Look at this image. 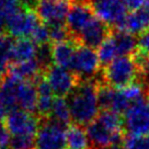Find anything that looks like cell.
Returning <instances> with one entry per match:
<instances>
[{
  "instance_id": "cell-12",
  "label": "cell",
  "mask_w": 149,
  "mask_h": 149,
  "mask_svg": "<svg viewBox=\"0 0 149 149\" xmlns=\"http://www.w3.org/2000/svg\"><path fill=\"white\" fill-rule=\"evenodd\" d=\"M111 32V28L107 24L102 22L97 17H93L80 31L76 38V42L79 45L95 49L99 48L100 45L110 36Z\"/></svg>"
},
{
  "instance_id": "cell-14",
  "label": "cell",
  "mask_w": 149,
  "mask_h": 149,
  "mask_svg": "<svg viewBox=\"0 0 149 149\" xmlns=\"http://www.w3.org/2000/svg\"><path fill=\"white\" fill-rule=\"evenodd\" d=\"M78 46L79 44L74 40L53 44L52 45V58H53V63L55 64V66L70 70V67L74 61V53Z\"/></svg>"
},
{
  "instance_id": "cell-13",
  "label": "cell",
  "mask_w": 149,
  "mask_h": 149,
  "mask_svg": "<svg viewBox=\"0 0 149 149\" xmlns=\"http://www.w3.org/2000/svg\"><path fill=\"white\" fill-rule=\"evenodd\" d=\"M93 18V11L88 0H71L69 12L66 18V26L71 35V40L76 41L80 31Z\"/></svg>"
},
{
  "instance_id": "cell-36",
  "label": "cell",
  "mask_w": 149,
  "mask_h": 149,
  "mask_svg": "<svg viewBox=\"0 0 149 149\" xmlns=\"http://www.w3.org/2000/svg\"><path fill=\"white\" fill-rule=\"evenodd\" d=\"M5 24H6V19H5V17H2V15L0 14V34H1V33H2V31H3Z\"/></svg>"
},
{
  "instance_id": "cell-9",
  "label": "cell",
  "mask_w": 149,
  "mask_h": 149,
  "mask_svg": "<svg viewBox=\"0 0 149 149\" xmlns=\"http://www.w3.org/2000/svg\"><path fill=\"white\" fill-rule=\"evenodd\" d=\"M100 66L101 63L99 61L98 53L92 48L79 45L74 53L70 71L78 76L80 80H90L91 77L97 74Z\"/></svg>"
},
{
  "instance_id": "cell-5",
  "label": "cell",
  "mask_w": 149,
  "mask_h": 149,
  "mask_svg": "<svg viewBox=\"0 0 149 149\" xmlns=\"http://www.w3.org/2000/svg\"><path fill=\"white\" fill-rule=\"evenodd\" d=\"M123 125L128 135L149 136V97L132 104L125 112Z\"/></svg>"
},
{
  "instance_id": "cell-33",
  "label": "cell",
  "mask_w": 149,
  "mask_h": 149,
  "mask_svg": "<svg viewBox=\"0 0 149 149\" xmlns=\"http://www.w3.org/2000/svg\"><path fill=\"white\" fill-rule=\"evenodd\" d=\"M19 1H20L21 6H22V8H24V9L34 10L38 0H19Z\"/></svg>"
},
{
  "instance_id": "cell-15",
  "label": "cell",
  "mask_w": 149,
  "mask_h": 149,
  "mask_svg": "<svg viewBox=\"0 0 149 149\" xmlns=\"http://www.w3.org/2000/svg\"><path fill=\"white\" fill-rule=\"evenodd\" d=\"M43 74L44 71L42 67L35 58L20 64H11L8 67V74L17 78L20 81L35 82L41 76H43Z\"/></svg>"
},
{
  "instance_id": "cell-26",
  "label": "cell",
  "mask_w": 149,
  "mask_h": 149,
  "mask_svg": "<svg viewBox=\"0 0 149 149\" xmlns=\"http://www.w3.org/2000/svg\"><path fill=\"white\" fill-rule=\"evenodd\" d=\"M35 138L33 135L12 136L10 140V149H35Z\"/></svg>"
},
{
  "instance_id": "cell-27",
  "label": "cell",
  "mask_w": 149,
  "mask_h": 149,
  "mask_svg": "<svg viewBox=\"0 0 149 149\" xmlns=\"http://www.w3.org/2000/svg\"><path fill=\"white\" fill-rule=\"evenodd\" d=\"M30 38L36 46L40 45H44L49 42V31H48V26L45 23H41L37 25L35 30L30 35Z\"/></svg>"
},
{
  "instance_id": "cell-25",
  "label": "cell",
  "mask_w": 149,
  "mask_h": 149,
  "mask_svg": "<svg viewBox=\"0 0 149 149\" xmlns=\"http://www.w3.org/2000/svg\"><path fill=\"white\" fill-rule=\"evenodd\" d=\"M122 143L123 149H149V136L127 135Z\"/></svg>"
},
{
  "instance_id": "cell-31",
  "label": "cell",
  "mask_w": 149,
  "mask_h": 149,
  "mask_svg": "<svg viewBox=\"0 0 149 149\" xmlns=\"http://www.w3.org/2000/svg\"><path fill=\"white\" fill-rule=\"evenodd\" d=\"M137 48L149 54V30H146L137 38Z\"/></svg>"
},
{
  "instance_id": "cell-17",
  "label": "cell",
  "mask_w": 149,
  "mask_h": 149,
  "mask_svg": "<svg viewBox=\"0 0 149 149\" xmlns=\"http://www.w3.org/2000/svg\"><path fill=\"white\" fill-rule=\"evenodd\" d=\"M37 46L31 41V38H18L12 44L10 61L12 64H20L24 61H32L35 58Z\"/></svg>"
},
{
  "instance_id": "cell-29",
  "label": "cell",
  "mask_w": 149,
  "mask_h": 149,
  "mask_svg": "<svg viewBox=\"0 0 149 149\" xmlns=\"http://www.w3.org/2000/svg\"><path fill=\"white\" fill-rule=\"evenodd\" d=\"M22 9V6L19 0H0V14L5 19L18 12Z\"/></svg>"
},
{
  "instance_id": "cell-10",
  "label": "cell",
  "mask_w": 149,
  "mask_h": 149,
  "mask_svg": "<svg viewBox=\"0 0 149 149\" xmlns=\"http://www.w3.org/2000/svg\"><path fill=\"white\" fill-rule=\"evenodd\" d=\"M40 125V117L21 109H14L6 117V126L12 136H36Z\"/></svg>"
},
{
  "instance_id": "cell-24",
  "label": "cell",
  "mask_w": 149,
  "mask_h": 149,
  "mask_svg": "<svg viewBox=\"0 0 149 149\" xmlns=\"http://www.w3.org/2000/svg\"><path fill=\"white\" fill-rule=\"evenodd\" d=\"M35 59L40 64V66L42 67L43 71L45 72V70L52 66V61H53V58H52V44L49 45L47 43L44 45L37 46Z\"/></svg>"
},
{
  "instance_id": "cell-30",
  "label": "cell",
  "mask_w": 149,
  "mask_h": 149,
  "mask_svg": "<svg viewBox=\"0 0 149 149\" xmlns=\"http://www.w3.org/2000/svg\"><path fill=\"white\" fill-rule=\"evenodd\" d=\"M10 133L6 124L0 122V149H8L10 146Z\"/></svg>"
},
{
  "instance_id": "cell-1",
  "label": "cell",
  "mask_w": 149,
  "mask_h": 149,
  "mask_svg": "<svg viewBox=\"0 0 149 149\" xmlns=\"http://www.w3.org/2000/svg\"><path fill=\"white\" fill-rule=\"evenodd\" d=\"M124 125L121 115L113 111L102 110L87 126L90 149H107L120 145L124 139Z\"/></svg>"
},
{
  "instance_id": "cell-11",
  "label": "cell",
  "mask_w": 149,
  "mask_h": 149,
  "mask_svg": "<svg viewBox=\"0 0 149 149\" xmlns=\"http://www.w3.org/2000/svg\"><path fill=\"white\" fill-rule=\"evenodd\" d=\"M70 5L71 0H38L35 12L46 25L64 23L69 12Z\"/></svg>"
},
{
  "instance_id": "cell-28",
  "label": "cell",
  "mask_w": 149,
  "mask_h": 149,
  "mask_svg": "<svg viewBox=\"0 0 149 149\" xmlns=\"http://www.w3.org/2000/svg\"><path fill=\"white\" fill-rule=\"evenodd\" d=\"M12 44L13 42L9 35L3 33L0 34V65L8 66V61H10Z\"/></svg>"
},
{
  "instance_id": "cell-21",
  "label": "cell",
  "mask_w": 149,
  "mask_h": 149,
  "mask_svg": "<svg viewBox=\"0 0 149 149\" xmlns=\"http://www.w3.org/2000/svg\"><path fill=\"white\" fill-rule=\"evenodd\" d=\"M52 120L59 123L61 125L69 126V123L71 122V114H70V109L68 101L65 98H57L54 100L53 107L51 112Z\"/></svg>"
},
{
  "instance_id": "cell-16",
  "label": "cell",
  "mask_w": 149,
  "mask_h": 149,
  "mask_svg": "<svg viewBox=\"0 0 149 149\" xmlns=\"http://www.w3.org/2000/svg\"><path fill=\"white\" fill-rule=\"evenodd\" d=\"M37 100H38V94L35 82L21 81L17 92L19 109L29 113H33L34 111H36Z\"/></svg>"
},
{
  "instance_id": "cell-37",
  "label": "cell",
  "mask_w": 149,
  "mask_h": 149,
  "mask_svg": "<svg viewBox=\"0 0 149 149\" xmlns=\"http://www.w3.org/2000/svg\"><path fill=\"white\" fill-rule=\"evenodd\" d=\"M107 149H123V148H121V145H115V146H112V147H110V148Z\"/></svg>"
},
{
  "instance_id": "cell-8",
  "label": "cell",
  "mask_w": 149,
  "mask_h": 149,
  "mask_svg": "<svg viewBox=\"0 0 149 149\" xmlns=\"http://www.w3.org/2000/svg\"><path fill=\"white\" fill-rule=\"evenodd\" d=\"M42 21L34 10L20 9L18 12L6 19V26L10 36L25 38L30 36Z\"/></svg>"
},
{
  "instance_id": "cell-2",
  "label": "cell",
  "mask_w": 149,
  "mask_h": 149,
  "mask_svg": "<svg viewBox=\"0 0 149 149\" xmlns=\"http://www.w3.org/2000/svg\"><path fill=\"white\" fill-rule=\"evenodd\" d=\"M71 121L79 126H88L99 114L98 82L92 80H81L69 94Z\"/></svg>"
},
{
  "instance_id": "cell-7",
  "label": "cell",
  "mask_w": 149,
  "mask_h": 149,
  "mask_svg": "<svg viewBox=\"0 0 149 149\" xmlns=\"http://www.w3.org/2000/svg\"><path fill=\"white\" fill-rule=\"evenodd\" d=\"M44 77L51 86L53 92L59 98L69 95L80 84V78L68 69L51 66L44 72Z\"/></svg>"
},
{
  "instance_id": "cell-18",
  "label": "cell",
  "mask_w": 149,
  "mask_h": 149,
  "mask_svg": "<svg viewBox=\"0 0 149 149\" xmlns=\"http://www.w3.org/2000/svg\"><path fill=\"white\" fill-rule=\"evenodd\" d=\"M148 22L145 18L143 11L139 9L136 11H132L130 13H127L124 21L117 26L116 31L126 32L135 36L137 34L140 35L146 30H148Z\"/></svg>"
},
{
  "instance_id": "cell-19",
  "label": "cell",
  "mask_w": 149,
  "mask_h": 149,
  "mask_svg": "<svg viewBox=\"0 0 149 149\" xmlns=\"http://www.w3.org/2000/svg\"><path fill=\"white\" fill-rule=\"evenodd\" d=\"M66 145L68 149H90L88 135L82 126L76 124L67 126Z\"/></svg>"
},
{
  "instance_id": "cell-32",
  "label": "cell",
  "mask_w": 149,
  "mask_h": 149,
  "mask_svg": "<svg viewBox=\"0 0 149 149\" xmlns=\"http://www.w3.org/2000/svg\"><path fill=\"white\" fill-rule=\"evenodd\" d=\"M122 1L127 9L132 10V11H136V10H139L144 6L146 0H122Z\"/></svg>"
},
{
  "instance_id": "cell-4",
  "label": "cell",
  "mask_w": 149,
  "mask_h": 149,
  "mask_svg": "<svg viewBox=\"0 0 149 149\" xmlns=\"http://www.w3.org/2000/svg\"><path fill=\"white\" fill-rule=\"evenodd\" d=\"M65 126L51 117L40 118L35 138V149H66Z\"/></svg>"
},
{
  "instance_id": "cell-35",
  "label": "cell",
  "mask_w": 149,
  "mask_h": 149,
  "mask_svg": "<svg viewBox=\"0 0 149 149\" xmlns=\"http://www.w3.org/2000/svg\"><path fill=\"white\" fill-rule=\"evenodd\" d=\"M8 74V66L6 65H0V84H2V81Z\"/></svg>"
},
{
  "instance_id": "cell-22",
  "label": "cell",
  "mask_w": 149,
  "mask_h": 149,
  "mask_svg": "<svg viewBox=\"0 0 149 149\" xmlns=\"http://www.w3.org/2000/svg\"><path fill=\"white\" fill-rule=\"evenodd\" d=\"M98 57L100 63H101V65L103 66L109 65L114 59H116L117 57H120L118 53H117L115 42H114V40H113L111 34L98 48Z\"/></svg>"
},
{
  "instance_id": "cell-6",
  "label": "cell",
  "mask_w": 149,
  "mask_h": 149,
  "mask_svg": "<svg viewBox=\"0 0 149 149\" xmlns=\"http://www.w3.org/2000/svg\"><path fill=\"white\" fill-rule=\"evenodd\" d=\"M93 13L110 28L117 26L127 15V8L122 0H89Z\"/></svg>"
},
{
  "instance_id": "cell-20",
  "label": "cell",
  "mask_w": 149,
  "mask_h": 149,
  "mask_svg": "<svg viewBox=\"0 0 149 149\" xmlns=\"http://www.w3.org/2000/svg\"><path fill=\"white\" fill-rule=\"evenodd\" d=\"M111 35L115 42L117 53H118L120 57L121 56H130L136 52L137 40L134 35L126 32H121V31H116V32L112 31Z\"/></svg>"
},
{
  "instance_id": "cell-23",
  "label": "cell",
  "mask_w": 149,
  "mask_h": 149,
  "mask_svg": "<svg viewBox=\"0 0 149 149\" xmlns=\"http://www.w3.org/2000/svg\"><path fill=\"white\" fill-rule=\"evenodd\" d=\"M47 26H48V31H49V41H52L53 44L66 42V41L71 40V35H70L66 24L57 23L51 24Z\"/></svg>"
},
{
  "instance_id": "cell-38",
  "label": "cell",
  "mask_w": 149,
  "mask_h": 149,
  "mask_svg": "<svg viewBox=\"0 0 149 149\" xmlns=\"http://www.w3.org/2000/svg\"><path fill=\"white\" fill-rule=\"evenodd\" d=\"M147 95H149V92H148V93H147Z\"/></svg>"
},
{
  "instance_id": "cell-3",
  "label": "cell",
  "mask_w": 149,
  "mask_h": 149,
  "mask_svg": "<svg viewBox=\"0 0 149 149\" xmlns=\"http://www.w3.org/2000/svg\"><path fill=\"white\" fill-rule=\"evenodd\" d=\"M138 70L130 56H121L105 66L102 74V84L114 89L125 88L136 82Z\"/></svg>"
},
{
  "instance_id": "cell-34",
  "label": "cell",
  "mask_w": 149,
  "mask_h": 149,
  "mask_svg": "<svg viewBox=\"0 0 149 149\" xmlns=\"http://www.w3.org/2000/svg\"><path fill=\"white\" fill-rule=\"evenodd\" d=\"M140 10L143 11V13H144L145 18H146L147 22H148V25H149V0H146V1H145L144 6L140 8Z\"/></svg>"
}]
</instances>
